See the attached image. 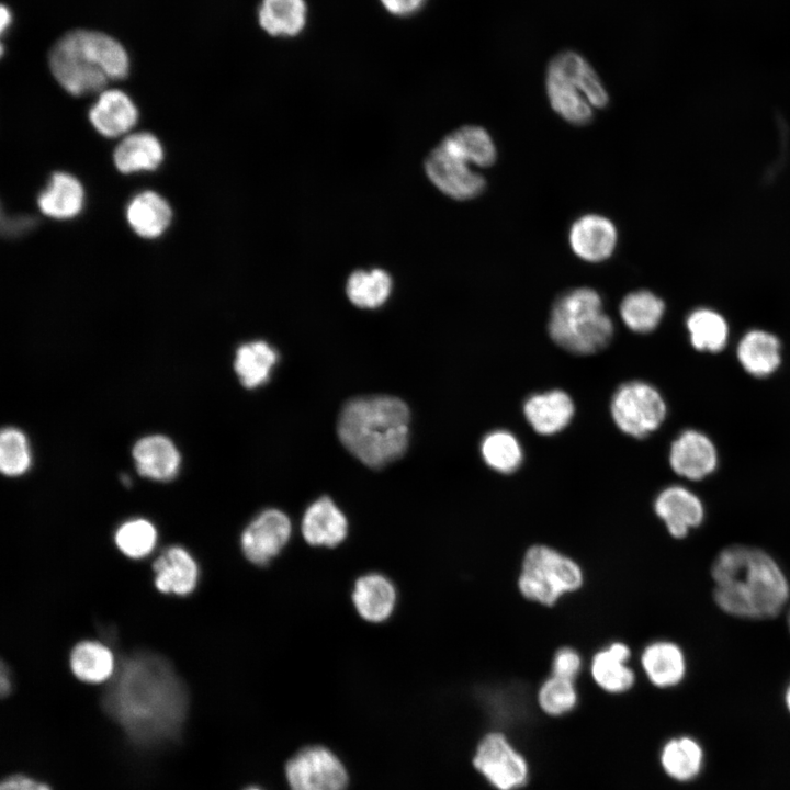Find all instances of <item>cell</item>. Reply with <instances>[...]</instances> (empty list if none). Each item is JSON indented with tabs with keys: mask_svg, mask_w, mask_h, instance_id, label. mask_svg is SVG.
<instances>
[{
	"mask_svg": "<svg viewBox=\"0 0 790 790\" xmlns=\"http://www.w3.org/2000/svg\"><path fill=\"white\" fill-rule=\"evenodd\" d=\"M188 703V691L173 666L147 651L120 658L102 698L106 713L144 746L173 740L182 729Z\"/></svg>",
	"mask_w": 790,
	"mask_h": 790,
	"instance_id": "cell-1",
	"label": "cell"
},
{
	"mask_svg": "<svg viewBox=\"0 0 790 790\" xmlns=\"http://www.w3.org/2000/svg\"><path fill=\"white\" fill-rule=\"evenodd\" d=\"M12 23V14L9 8L5 5L1 7V33L3 34L5 30L11 25Z\"/></svg>",
	"mask_w": 790,
	"mask_h": 790,
	"instance_id": "cell-44",
	"label": "cell"
},
{
	"mask_svg": "<svg viewBox=\"0 0 790 790\" xmlns=\"http://www.w3.org/2000/svg\"><path fill=\"white\" fill-rule=\"evenodd\" d=\"M687 329L692 346L698 350L716 352L726 345L727 324L712 309L700 308L692 312L687 319Z\"/></svg>",
	"mask_w": 790,
	"mask_h": 790,
	"instance_id": "cell-35",
	"label": "cell"
},
{
	"mask_svg": "<svg viewBox=\"0 0 790 790\" xmlns=\"http://www.w3.org/2000/svg\"><path fill=\"white\" fill-rule=\"evenodd\" d=\"M307 7L304 0H262L258 21L271 36H296L306 24Z\"/></svg>",
	"mask_w": 790,
	"mask_h": 790,
	"instance_id": "cell-30",
	"label": "cell"
},
{
	"mask_svg": "<svg viewBox=\"0 0 790 790\" xmlns=\"http://www.w3.org/2000/svg\"><path fill=\"white\" fill-rule=\"evenodd\" d=\"M113 160L122 173L156 170L163 160V149L156 136L147 132L127 135L116 146Z\"/></svg>",
	"mask_w": 790,
	"mask_h": 790,
	"instance_id": "cell-27",
	"label": "cell"
},
{
	"mask_svg": "<svg viewBox=\"0 0 790 790\" xmlns=\"http://www.w3.org/2000/svg\"><path fill=\"white\" fill-rule=\"evenodd\" d=\"M291 532L290 518L283 511L266 509L244 529L240 537L241 551L249 562L264 566L281 553Z\"/></svg>",
	"mask_w": 790,
	"mask_h": 790,
	"instance_id": "cell-12",
	"label": "cell"
},
{
	"mask_svg": "<svg viewBox=\"0 0 790 790\" xmlns=\"http://www.w3.org/2000/svg\"><path fill=\"white\" fill-rule=\"evenodd\" d=\"M31 465L25 435L16 428H4L0 435V469L8 476H19Z\"/></svg>",
	"mask_w": 790,
	"mask_h": 790,
	"instance_id": "cell-39",
	"label": "cell"
},
{
	"mask_svg": "<svg viewBox=\"0 0 790 790\" xmlns=\"http://www.w3.org/2000/svg\"><path fill=\"white\" fill-rule=\"evenodd\" d=\"M0 790H52L46 783L23 775H13L5 778Z\"/></svg>",
	"mask_w": 790,
	"mask_h": 790,
	"instance_id": "cell-42",
	"label": "cell"
},
{
	"mask_svg": "<svg viewBox=\"0 0 790 790\" xmlns=\"http://www.w3.org/2000/svg\"><path fill=\"white\" fill-rule=\"evenodd\" d=\"M713 599L725 613L751 620L772 619L788 602V579L764 550L732 544L722 549L711 566Z\"/></svg>",
	"mask_w": 790,
	"mask_h": 790,
	"instance_id": "cell-2",
	"label": "cell"
},
{
	"mask_svg": "<svg viewBox=\"0 0 790 790\" xmlns=\"http://www.w3.org/2000/svg\"><path fill=\"white\" fill-rule=\"evenodd\" d=\"M443 139L475 167L488 168L497 159V150L492 136L481 126H461Z\"/></svg>",
	"mask_w": 790,
	"mask_h": 790,
	"instance_id": "cell-33",
	"label": "cell"
},
{
	"mask_svg": "<svg viewBox=\"0 0 790 790\" xmlns=\"http://www.w3.org/2000/svg\"><path fill=\"white\" fill-rule=\"evenodd\" d=\"M84 203L80 181L70 173L55 172L37 198L41 212L52 218L69 219L77 216Z\"/></svg>",
	"mask_w": 790,
	"mask_h": 790,
	"instance_id": "cell-25",
	"label": "cell"
},
{
	"mask_svg": "<svg viewBox=\"0 0 790 790\" xmlns=\"http://www.w3.org/2000/svg\"><path fill=\"white\" fill-rule=\"evenodd\" d=\"M290 790H346L348 772L342 761L325 746H307L285 765Z\"/></svg>",
	"mask_w": 790,
	"mask_h": 790,
	"instance_id": "cell-11",
	"label": "cell"
},
{
	"mask_svg": "<svg viewBox=\"0 0 790 790\" xmlns=\"http://www.w3.org/2000/svg\"><path fill=\"white\" fill-rule=\"evenodd\" d=\"M485 463L496 472L509 474L521 464L522 450L516 437L505 430L488 433L481 445Z\"/></svg>",
	"mask_w": 790,
	"mask_h": 790,
	"instance_id": "cell-36",
	"label": "cell"
},
{
	"mask_svg": "<svg viewBox=\"0 0 790 790\" xmlns=\"http://www.w3.org/2000/svg\"><path fill=\"white\" fill-rule=\"evenodd\" d=\"M50 71L69 94L81 97L102 92L109 80L124 79L129 57L112 36L91 30L63 35L48 54Z\"/></svg>",
	"mask_w": 790,
	"mask_h": 790,
	"instance_id": "cell-4",
	"label": "cell"
},
{
	"mask_svg": "<svg viewBox=\"0 0 790 790\" xmlns=\"http://www.w3.org/2000/svg\"><path fill=\"white\" fill-rule=\"evenodd\" d=\"M393 15L407 18L417 13L427 0H380Z\"/></svg>",
	"mask_w": 790,
	"mask_h": 790,
	"instance_id": "cell-41",
	"label": "cell"
},
{
	"mask_svg": "<svg viewBox=\"0 0 790 790\" xmlns=\"http://www.w3.org/2000/svg\"><path fill=\"white\" fill-rule=\"evenodd\" d=\"M424 168L430 182L453 200H472L486 188L485 178L443 138L428 154Z\"/></svg>",
	"mask_w": 790,
	"mask_h": 790,
	"instance_id": "cell-10",
	"label": "cell"
},
{
	"mask_svg": "<svg viewBox=\"0 0 790 790\" xmlns=\"http://www.w3.org/2000/svg\"><path fill=\"white\" fill-rule=\"evenodd\" d=\"M393 583L380 573L360 576L353 586L352 602L365 621L383 622L393 613L396 605Z\"/></svg>",
	"mask_w": 790,
	"mask_h": 790,
	"instance_id": "cell-21",
	"label": "cell"
},
{
	"mask_svg": "<svg viewBox=\"0 0 790 790\" xmlns=\"http://www.w3.org/2000/svg\"><path fill=\"white\" fill-rule=\"evenodd\" d=\"M114 540L124 555L138 560L150 554L156 546L157 530L146 519H132L117 528Z\"/></svg>",
	"mask_w": 790,
	"mask_h": 790,
	"instance_id": "cell-38",
	"label": "cell"
},
{
	"mask_svg": "<svg viewBox=\"0 0 790 790\" xmlns=\"http://www.w3.org/2000/svg\"><path fill=\"white\" fill-rule=\"evenodd\" d=\"M787 625H788V629H789V632H790V609H789L788 614H787Z\"/></svg>",
	"mask_w": 790,
	"mask_h": 790,
	"instance_id": "cell-46",
	"label": "cell"
},
{
	"mask_svg": "<svg viewBox=\"0 0 790 790\" xmlns=\"http://www.w3.org/2000/svg\"><path fill=\"white\" fill-rule=\"evenodd\" d=\"M665 311L664 302L646 290L629 293L620 304V316L633 331L644 334L657 327Z\"/></svg>",
	"mask_w": 790,
	"mask_h": 790,
	"instance_id": "cell-34",
	"label": "cell"
},
{
	"mask_svg": "<svg viewBox=\"0 0 790 790\" xmlns=\"http://www.w3.org/2000/svg\"><path fill=\"white\" fill-rule=\"evenodd\" d=\"M523 413L537 432L553 435L569 424L574 404L565 392L553 390L531 395L523 405Z\"/></svg>",
	"mask_w": 790,
	"mask_h": 790,
	"instance_id": "cell-22",
	"label": "cell"
},
{
	"mask_svg": "<svg viewBox=\"0 0 790 790\" xmlns=\"http://www.w3.org/2000/svg\"><path fill=\"white\" fill-rule=\"evenodd\" d=\"M546 94L552 109L566 122L586 125L594 117L588 98L596 87V76L585 60L574 54H558L546 71Z\"/></svg>",
	"mask_w": 790,
	"mask_h": 790,
	"instance_id": "cell-7",
	"label": "cell"
},
{
	"mask_svg": "<svg viewBox=\"0 0 790 790\" xmlns=\"http://www.w3.org/2000/svg\"><path fill=\"white\" fill-rule=\"evenodd\" d=\"M392 291V278L382 269L353 271L346 284V293L352 304L361 308L383 305Z\"/></svg>",
	"mask_w": 790,
	"mask_h": 790,
	"instance_id": "cell-32",
	"label": "cell"
},
{
	"mask_svg": "<svg viewBox=\"0 0 790 790\" xmlns=\"http://www.w3.org/2000/svg\"><path fill=\"white\" fill-rule=\"evenodd\" d=\"M584 574L569 556L545 544L530 546L522 558L518 589L528 600L553 606L569 592L578 590Z\"/></svg>",
	"mask_w": 790,
	"mask_h": 790,
	"instance_id": "cell-6",
	"label": "cell"
},
{
	"mask_svg": "<svg viewBox=\"0 0 790 790\" xmlns=\"http://www.w3.org/2000/svg\"><path fill=\"white\" fill-rule=\"evenodd\" d=\"M337 429L341 443L351 454L377 469L405 453L409 409L393 396L353 398L343 406Z\"/></svg>",
	"mask_w": 790,
	"mask_h": 790,
	"instance_id": "cell-3",
	"label": "cell"
},
{
	"mask_svg": "<svg viewBox=\"0 0 790 790\" xmlns=\"http://www.w3.org/2000/svg\"><path fill=\"white\" fill-rule=\"evenodd\" d=\"M302 534L314 546L334 548L348 534V521L343 512L328 497L312 503L302 519Z\"/></svg>",
	"mask_w": 790,
	"mask_h": 790,
	"instance_id": "cell-16",
	"label": "cell"
},
{
	"mask_svg": "<svg viewBox=\"0 0 790 790\" xmlns=\"http://www.w3.org/2000/svg\"><path fill=\"white\" fill-rule=\"evenodd\" d=\"M155 586L163 594L187 596L198 583L199 567L192 555L182 546L167 548L154 562Z\"/></svg>",
	"mask_w": 790,
	"mask_h": 790,
	"instance_id": "cell-17",
	"label": "cell"
},
{
	"mask_svg": "<svg viewBox=\"0 0 790 790\" xmlns=\"http://www.w3.org/2000/svg\"><path fill=\"white\" fill-rule=\"evenodd\" d=\"M276 360L275 350L267 342L252 341L237 349L234 369L245 387L255 388L269 379Z\"/></svg>",
	"mask_w": 790,
	"mask_h": 790,
	"instance_id": "cell-31",
	"label": "cell"
},
{
	"mask_svg": "<svg viewBox=\"0 0 790 790\" xmlns=\"http://www.w3.org/2000/svg\"><path fill=\"white\" fill-rule=\"evenodd\" d=\"M126 219L138 236L157 238L169 227L172 210L158 193L144 191L136 194L128 203Z\"/></svg>",
	"mask_w": 790,
	"mask_h": 790,
	"instance_id": "cell-26",
	"label": "cell"
},
{
	"mask_svg": "<svg viewBox=\"0 0 790 790\" xmlns=\"http://www.w3.org/2000/svg\"><path fill=\"white\" fill-rule=\"evenodd\" d=\"M737 358L754 376L771 374L780 364V342L769 332L752 330L738 343Z\"/></svg>",
	"mask_w": 790,
	"mask_h": 790,
	"instance_id": "cell-28",
	"label": "cell"
},
{
	"mask_svg": "<svg viewBox=\"0 0 790 790\" xmlns=\"http://www.w3.org/2000/svg\"><path fill=\"white\" fill-rule=\"evenodd\" d=\"M11 675L9 673V669L4 665V663L1 664V673H0V692L1 696H7L11 692Z\"/></svg>",
	"mask_w": 790,
	"mask_h": 790,
	"instance_id": "cell-43",
	"label": "cell"
},
{
	"mask_svg": "<svg viewBox=\"0 0 790 790\" xmlns=\"http://www.w3.org/2000/svg\"><path fill=\"white\" fill-rule=\"evenodd\" d=\"M641 665L651 684L658 688L678 685L686 674L684 652L670 641L650 643L641 654Z\"/></svg>",
	"mask_w": 790,
	"mask_h": 790,
	"instance_id": "cell-24",
	"label": "cell"
},
{
	"mask_svg": "<svg viewBox=\"0 0 790 790\" xmlns=\"http://www.w3.org/2000/svg\"><path fill=\"white\" fill-rule=\"evenodd\" d=\"M568 239L577 257L588 262H601L612 256L618 234L609 218L587 214L572 224Z\"/></svg>",
	"mask_w": 790,
	"mask_h": 790,
	"instance_id": "cell-13",
	"label": "cell"
},
{
	"mask_svg": "<svg viewBox=\"0 0 790 790\" xmlns=\"http://www.w3.org/2000/svg\"><path fill=\"white\" fill-rule=\"evenodd\" d=\"M659 766L674 781L688 782L696 779L704 764L702 745L687 735L668 738L658 754Z\"/></svg>",
	"mask_w": 790,
	"mask_h": 790,
	"instance_id": "cell-23",
	"label": "cell"
},
{
	"mask_svg": "<svg viewBox=\"0 0 790 790\" xmlns=\"http://www.w3.org/2000/svg\"><path fill=\"white\" fill-rule=\"evenodd\" d=\"M92 126L105 137H117L129 132L138 120V111L123 91L109 89L100 92L89 110Z\"/></svg>",
	"mask_w": 790,
	"mask_h": 790,
	"instance_id": "cell-19",
	"label": "cell"
},
{
	"mask_svg": "<svg viewBox=\"0 0 790 790\" xmlns=\"http://www.w3.org/2000/svg\"><path fill=\"white\" fill-rule=\"evenodd\" d=\"M611 415L621 431L643 438L664 421L666 405L657 390L634 381L616 391L611 402Z\"/></svg>",
	"mask_w": 790,
	"mask_h": 790,
	"instance_id": "cell-9",
	"label": "cell"
},
{
	"mask_svg": "<svg viewBox=\"0 0 790 790\" xmlns=\"http://www.w3.org/2000/svg\"><path fill=\"white\" fill-rule=\"evenodd\" d=\"M472 765L494 790H521L531 776L526 755L501 731L485 733L477 742Z\"/></svg>",
	"mask_w": 790,
	"mask_h": 790,
	"instance_id": "cell-8",
	"label": "cell"
},
{
	"mask_svg": "<svg viewBox=\"0 0 790 790\" xmlns=\"http://www.w3.org/2000/svg\"><path fill=\"white\" fill-rule=\"evenodd\" d=\"M549 334L562 348L577 354H590L609 343L613 325L602 311L599 294L592 289L579 287L555 301Z\"/></svg>",
	"mask_w": 790,
	"mask_h": 790,
	"instance_id": "cell-5",
	"label": "cell"
},
{
	"mask_svg": "<svg viewBox=\"0 0 790 790\" xmlns=\"http://www.w3.org/2000/svg\"><path fill=\"white\" fill-rule=\"evenodd\" d=\"M133 458L138 473L154 481H170L180 467V454L176 445L161 435L139 439L133 448Z\"/></svg>",
	"mask_w": 790,
	"mask_h": 790,
	"instance_id": "cell-20",
	"label": "cell"
},
{
	"mask_svg": "<svg viewBox=\"0 0 790 790\" xmlns=\"http://www.w3.org/2000/svg\"><path fill=\"white\" fill-rule=\"evenodd\" d=\"M785 703H786V707H787V709H788V711H789V713H790V684H789V686H788V688H787V690H786Z\"/></svg>",
	"mask_w": 790,
	"mask_h": 790,
	"instance_id": "cell-45",
	"label": "cell"
},
{
	"mask_svg": "<svg viewBox=\"0 0 790 790\" xmlns=\"http://www.w3.org/2000/svg\"><path fill=\"white\" fill-rule=\"evenodd\" d=\"M116 664L112 651L95 641L78 643L70 654L72 674L79 680L88 684L109 681L114 675Z\"/></svg>",
	"mask_w": 790,
	"mask_h": 790,
	"instance_id": "cell-29",
	"label": "cell"
},
{
	"mask_svg": "<svg viewBox=\"0 0 790 790\" xmlns=\"http://www.w3.org/2000/svg\"><path fill=\"white\" fill-rule=\"evenodd\" d=\"M583 667L579 653L568 646L558 648L552 659V675L575 681Z\"/></svg>",
	"mask_w": 790,
	"mask_h": 790,
	"instance_id": "cell-40",
	"label": "cell"
},
{
	"mask_svg": "<svg viewBox=\"0 0 790 790\" xmlns=\"http://www.w3.org/2000/svg\"><path fill=\"white\" fill-rule=\"evenodd\" d=\"M630 657V647L619 641L596 652L590 663V674L595 684L611 695L629 691L635 682V674L628 665Z\"/></svg>",
	"mask_w": 790,
	"mask_h": 790,
	"instance_id": "cell-18",
	"label": "cell"
},
{
	"mask_svg": "<svg viewBox=\"0 0 790 790\" xmlns=\"http://www.w3.org/2000/svg\"><path fill=\"white\" fill-rule=\"evenodd\" d=\"M578 700L575 682L554 675L546 678L537 692L539 709L551 718L569 714L576 709Z\"/></svg>",
	"mask_w": 790,
	"mask_h": 790,
	"instance_id": "cell-37",
	"label": "cell"
},
{
	"mask_svg": "<svg viewBox=\"0 0 790 790\" xmlns=\"http://www.w3.org/2000/svg\"><path fill=\"white\" fill-rule=\"evenodd\" d=\"M716 451L711 440L696 430L684 431L672 444L669 463L678 475L698 481L716 466Z\"/></svg>",
	"mask_w": 790,
	"mask_h": 790,
	"instance_id": "cell-15",
	"label": "cell"
},
{
	"mask_svg": "<svg viewBox=\"0 0 790 790\" xmlns=\"http://www.w3.org/2000/svg\"><path fill=\"white\" fill-rule=\"evenodd\" d=\"M245 790H262V789H260V788H258V787H250V788H247V789H245Z\"/></svg>",
	"mask_w": 790,
	"mask_h": 790,
	"instance_id": "cell-47",
	"label": "cell"
},
{
	"mask_svg": "<svg viewBox=\"0 0 790 790\" xmlns=\"http://www.w3.org/2000/svg\"><path fill=\"white\" fill-rule=\"evenodd\" d=\"M654 510L669 534L676 539L685 538L704 517L701 500L681 486H669L662 490L654 501Z\"/></svg>",
	"mask_w": 790,
	"mask_h": 790,
	"instance_id": "cell-14",
	"label": "cell"
}]
</instances>
